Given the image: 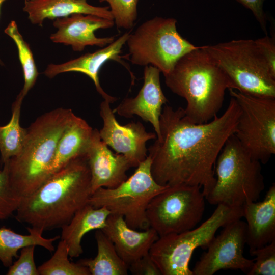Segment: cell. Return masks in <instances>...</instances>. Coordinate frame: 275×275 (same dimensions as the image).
Instances as JSON below:
<instances>
[{
	"mask_svg": "<svg viewBox=\"0 0 275 275\" xmlns=\"http://www.w3.org/2000/svg\"><path fill=\"white\" fill-rule=\"evenodd\" d=\"M164 77L166 86L185 99V114L196 124L207 123L217 115L226 91L234 89L204 46L181 57Z\"/></svg>",
	"mask_w": 275,
	"mask_h": 275,
	"instance_id": "obj_3",
	"label": "cell"
},
{
	"mask_svg": "<svg viewBox=\"0 0 275 275\" xmlns=\"http://www.w3.org/2000/svg\"><path fill=\"white\" fill-rule=\"evenodd\" d=\"M242 217V207L217 205L211 215L199 226L159 237L149 253L161 275H193L189 263L194 251L198 248L206 250L220 228Z\"/></svg>",
	"mask_w": 275,
	"mask_h": 275,
	"instance_id": "obj_6",
	"label": "cell"
},
{
	"mask_svg": "<svg viewBox=\"0 0 275 275\" xmlns=\"http://www.w3.org/2000/svg\"><path fill=\"white\" fill-rule=\"evenodd\" d=\"M128 271L134 275H161L149 253L130 264Z\"/></svg>",
	"mask_w": 275,
	"mask_h": 275,
	"instance_id": "obj_32",
	"label": "cell"
},
{
	"mask_svg": "<svg viewBox=\"0 0 275 275\" xmlns=\"http://www.w3.org/2000/svg\"><path fill=\"white\" fill-rule=\"evenodd\" d=\"M109 104L104 100L100 105V115L103 122L99 131L100 137L117 153L124 155L131 167H137L148 156L146 143L156 139V134L147 132L140 122L120 124Z\"/></svg>",
	"mask_w": 275,
	"mask_h": 275,
	"instance_id": "obj_13",
	"label": "cell"
},
{
	"mask_svg": "<svg viewBox=\"0 0 275 275\" xmlns=\"http://www.w3.org/2000/svg\"><path fill=\"white\" fill-rule=\"evenodd\" d=\"M66 243L61 240L52 257L38 267L40 275H91L81 264L71 262L68 259Z\"/></svg>",
	"mask_w": 275,
	"mask_h": 275,
	"instance_id": "obj_27",
	"label": "cell"
},
{
	"mask_svg": "<svg viewBox=\"0 0 275 275\" xmlns=\"http://www.w3.org/2000/svg\"><path fill=\"white\" fill-rule=\"evenodd\" d=\"M113 243L121 258L129 266L147 254L159 238L152 228L144 230L133 229L126 224L123 217L111 213L101 229Z\"/></svg>",
	"mask_w": 275,
	"mask_h": 275,
	"instance_id": "obj_18",
	"label": "cell"
},
{
	"mask_svg": "<svg viewBox=\"0 0 275 275\" xmlns=\"http://www.w3.org/2000/svg\"><path fill=\"white\" fill-rule=\"evenodd\" d=\"M93 130L85 120L73 114L58 142L49 176L70 160L86 154Z\"/></svg>",
	"mask_w": 275,
	"mask_h": 275,
	"instance_id": "obj_21",
	"label": "cell"
},
{
	"mask_svg": "<svg viewBox=\"0 0 275 275\" xmlns=\"http://www.w3.org/2000/svg\"><path fill=\"white\" fill-rule=\"evenodd\" d=\"M21 199L13 191L9 184L5 164L0 171V221L10 217L16 212Z\"/></svg>",
	"mask_w": 275,
	"mask_h": 275,
	"instance_id": "obj_30",
	"label": "cell"
},
{
	"mask_svg": "<svg viewBox=\"0 0 275 275\" xmlns=\"http://www.w3.org/2000/svg\"><path fill=\"white\" fill-rule=\"evenodd\" d=\"M114 24L113 20L94 15L73 14L53 20V25L57 31L50 35V39L54 43L71 46L74 51H82L87 46L103 48L113 42L115 36L99 38L94 32L112 28Z\"/></svg>",
	"mask_w": 275,
	"mask_h": 275,
	"instance_id": "obj_14",
	"label": "cell"
},
{
	"mask_svg": "<svg viewBox=\"0 0 275 275\" xmlns=\"http://www.w3.org/2000/svg\"><path fill=\"white\" fill-rule=\"evenodd\" d=\"M205 200L199 186H168L156 195L148 206L146 215L149 226L159 237L192 229L202 219Z\"/></svg>",
	"mask_w": 275,
	"mask_h": 275,
	"instance_id": "obj_10",
	"label": "cell"
},
{
	"mask_svg": "<svg viewBox=\"0 0 275 275\" xmlns=\"http://www.w3.org/2000/svg\"><path fill=\"white\" fill-rule=\"evenodd\" d=\"M36 245H32L21 249L16 261L9 267L7 275H40L34 260Z\"/></svg>",
	"mask_w": 275,
	"mask_h": 275,
	"instance_id": "obj_31",
	"label": "cell"
},
{
	"mask_svg": "<svg viewBox=\"0 0 275 275\" xmlns=\"http://www.w3.org/2000/svg\"><path fill=\"white\" fill-rule=\"evenodd\" d=\"M91 174L92 194L100 187L114 188L127 179L131 168L123 155L114 154L101 139L99 130H93L85 154Z\"/></svg>",
	"mask_w": 275,
	"mask_h": 275,
	"instance_id": "obj_17",
	"label": "cell"
},
{
	"mask_svg": "<svg viewBox=\"0 0 275 275\" xmlns=\"http://www.w3.org/2000/svg\"><path fill=\"white\" fill-rule=\"evenodd\" d=\"M160 70L152 65L145 66L144 84L134 98H125L113 111L114 113L126 118L133 115L141 117L144 121L150 123L157 135L160 138L159 119L162 107L168 99L161 89Z\"/></svg>",
	"mask_w": 275,
	"mask_h": 275,
	"instance_id": "obj_16",
	"label": "cell"
},
{
	"mask_svg": "<svg viewBox=\"0 0 275 275\" xmlns=\"http://www.w3.org/2000/svg\"><path fill=\"white\" fill-rule=\"evenodd\" d=\"M28 235L16 233L6 227L0 228V261L7 267L13 263L14 258L18 257V251L22 248L34 245L40 246L47 250L54 251L53 242L60 237L57 235L46 238L42 236V231L34 227H28Z\"/></svg>",
	"mask_w": 275,
	"mask_h": 275,
	"instance_id": "obj_23",
	"label": "cell"
},
{
	"mask_svg": "<svg viewBox=\"0 0 275 275\" xmlns=\"http://www.w3.org/2000/svg\"><path fill=\"white\" fill-rule=\"evenodd\" d=\"M229 91L240 109L234 135L253 158L266 163L275 154V98Z\"/></svg>",
	"mask_w": 275,
	"mask_h": 275,
	"instance_id": "obj_11",
	"label": "cell"
},
{
	"mask_svg": "<svg viewBox=\"0 0 275 275\" xmlns=\"http://www.w3.org/2000/svg\"><path fill=\"white\" fill-rule=\"evenodd\" d=\"M250 254L255 258L248 275L275 274V240Z\"/></svg>",
	"mask_w": 275,
	"mask_h": 275,
	"instance_id": "obj_29",
	"label": "cell"
},
{
	"mask_svg": "<svg viewBox=\"0 0 275 275\" xmlns=\"http://www.w3.org/2000/svg\"><path fill=\"white\" fill-rule=\"evenodd\" d=\"M261 164L232 135L217 158L215 183L206 200L212 205L233 207L257 201L265 188Z\"/></svg>",
	"mask_w": 275,
	"mask_h": 275,
	"instance_id": "obj_5",
	"label": "cell"
},
{
	"mask_svg": "<svg viewBox=\"0 0 275 275\" xmlns=\"http://www.w3.org/2000/svg\"><path fill=\"white\" fill-rule=\"evenodd\" d=\"M106 2L118 28L130 29L138 17V0H99Z\"/></svg>",
	"mask_w": 275,
	"mask_h": 275,
	"instance_id": "obj_28",
	"label": "cell"
},
{
	"mask_svg": "<svg viewBox=\"0 0 275 275\" xmlns=\"http://www.w3.org/2000/svg\"><path fill=\"white\" fill-rule=\"evenodd\" d=\"M110 214L105 207L95 208L88 203L61 228V239L66 243L70 257L76 258L82 254L81 242L83 237L90 231L102 229Z\"/></svg>",
	"mask_w": 275,
	"mask_h": 275,
	"instance_id": "obj_22",
	"label": "cell"
},
{
	"mask_svg": "<svg viewBox=\"0 0 275 275\" xmlns=\"http://www.w3.org/2000/svg\"><path fill=\"white\" fill-rule=\"evenodd\" d=\"M22 10L28 14L32 24L40 26L46 19L54 20L76 13L114 20L108 6H95L87 0H24Z\"/></svg>",
	"mask_w": 275,
	"mask_h": 275,
	"instance_id": "obj_20",
	"label": "cell"
},
{
	"mask_svg": "<svg viewBox=\"0 0 275 275\" xmlns=\"http://www.w3.org/2000/svg\"><path fill=\"white\" fill-rule=\"evenodd\" d=\"M23 99L17 95L12 105V117L9 123L0 126V153L3 164L21 151L27 135V128L20 124V111Z\"/></svg>",
	"mask_w": 275,
	"mask_h": 275,
	"instance_id": "obj_25",
	"label": "cell"
},
{
	"mask_svg": "<svg viewBox=\"0 0 275 275\" xmlns=\"http://www.w3.org/2000/svg\"><path fill=\"white\" fill-rule=\"evenodd\" d=\"M4 32L14 41L17 48L24 80L23 88L18 95L24 99L35 85L39 73L30 45L19 32L16 22L11 21Z\"/></svg>",
	"mask_w": 275,
	"mask_h": 275,
	"instance_id": "obj_26",
	"label": "cell"
},
{
	"mask_svg": "<svg viewBox=\"0 0 275 275\" xmlns=\"http://www.w3.org/2000/svg\"><path fill=\"white\" fill-rule=\"evenodd\" d=\"M242 207L250 252L274 240L275 184L269 187L262 201L248 203Z\"/></svg>",
	"mask_w": 275,
	"mask_h": 275,
	"instance_id": "obj_19",
	"label": "cell"
},
{
	"mask_svg": "<svg viewBox=\"0 0 275 275\" xmlns=\"http://www.w3.org/2000/svg\"><path fill=\"white\" fill-rule=\"evenodd\" d=\"M74 113L58 108L46 113L27 128L20 152L5 164L10 185L21 199L36 191L49 177L58 142Z\"/></svg>",
	"mask_w": 275,
	"mask_h": 275,
	"instance_id": "obj_4",
	"label": "cell"
},
{
	"mask_svg": "<svg viewBox=\"0 0 275 275\" xmlns=\"http://www.w3.org/2000/svg\"><path fill=\"white\" fill-rule=\"evenodd\" d=\"M244 7L251 11L262 29L267 35V17L263 9L265 0H236Z\"/></svg>",
	"mask_w": 275,
	"mask_h": 275,
	"instance_id": "obj_34",
	"label": "cell"
},
{
	"mask_svg": "<svg viewBox=\"0 0 275 275\" xmlns=\"http://www.w3.org/2000/svg\"><path fill=\"white\" fill-rule=\"evenodd\" d=\"M246 244V225L241 218L232 221L215 236L196 263L193 275H213L223 269L240 270L246 274L254 260L243 255Z\"/></svg>",
	"mask_w": 275,
	"mask_h": 275,
	"instance_id": "obj_12",
	"label": "cell"
},
{
	"mask_svg": "<svg viewBox=\"0 0 275 275\" xmlns=\"http://www.w3.org/2000/svg\"><path fill=\"white\" fill-rule=\"evenodd\" d=\"M173 18L155 17L141 24L126 41L132 64L152 65L164 76L185 54L199 47L178 32Z\"/></svg>",
	"mask_w": 275,
	"mask_h": 275,
	"instance_id": "obj_8",
	"label": "cell"
},
{
	"mask_svg": "<svg viewBox=\"0 0 275 275\" xmlns=\"http://www.w3.org/2000/svg\"><path fill=\"white\" fill-rule=\"evenodd\" d=\"M7 0H0V12H1V7H2V6L3 5V4ZM0 64L1 65H3V62L2 61H1V59H0Z\"/></svg>",
	"mask_w": 275,
	"mask_h": 275,
	"instance_id": "obj_35",
	"label": "cell"
},
{
	"mask_svg": "<svg viewBox=\"0 0 275 275\" xmlns=\"http://www.w3.org/2000/svg\"><path fill=\"white\" fill-rule=\"evenodd\" d=\"M255 41L270 69L273 73H275L274 39L266 35L264 37L255 40Z\"/></svg>",
	"mask_w": 275,
	"mask_h": 275,
	"instance_id": "obj_33",
	"label": "cell"
},
{
	"mask_svg": "<svg viewBox=\"0 0 275 275\" xmlns=\"http://www.w3.org/2000/svg\"><path fill=\"white\" fill-rule=\"evenodd\" d=\"M130 34V31L125 33L112 43L93 53H85L63 63L50 64L47 66L44 74L49 78L66 72H76L85 74L93 80L96 90L103 98L110 103H113L116 101L117 98L109 95L103 90L99 82L98 73L107 61L114 60L121 64L129 71L134 82V75L128 66L122 59L123 57L120 56Z\"/></svg>",
	"mask_w": 275,
	"mask_h": 275,
	"instance_id": "obj_15",
	"label": "cell"
},
{
	"mask_svg": "<svg viewBox=\"0 0 275 275\" xmlns=\"http://www.w3.org/2000/svg\"><path fill=\"white\" fill-rule=\"evenodd\" d=\"M204 47L229 78L233 90L251 96L275 98V73L255 40H233Z\"/></svg>",
	"mask_w": 275,
	"mask_h": 275,
	"instance_id": "obj_7",
	"label": "cell"
},
{
	"mask_svg": "<svg viewBox=\"0 0 275 275\" xmlns=\"http://www.w3.org/2000/svg\"><path fill=\"white\" fill-rule=\"evenodd\" d=\"M151 159L147 158L132 175L114 188L100 187L91 196L88 203L95 208L105 207L113 214L122 215L130 228L144 230L149 227L146 211L151 200L168 186L154 179Z\"/></svg>",
	"mask_w": 275,
	"mask_h": 275,
	"instance_id": "obj_9",
	"label": "cell"
},
{
	"mask_svg": "<svg viewBox=\"0 0 275 275\" xmlns=\"http://www.w3.org/2000/svg\"><path fill=\"white\" fill-rule=\"evenodd\" d=\"M97 254L93 259L78 263L87 267L91 275H127L128 266L117 253L112 241L101 229L96 230Z\"/></svg>",
	"mask_w": 275,
	"mask_h": 275,
	"instance_id": "obj_24",
	"label": "cell"
},
{
	"mask_svg": "<svg viewBox=\"0 0 275 275\" xmlns=\"http://www.w3.org/2000/svg\"><path fill=\"white\" fill-rule=\"evenodd\" d=\"M91 174L85 155L52 174L33 193L21 199L16 219L42 232L67 224L88 203Z\"/></svg>",
	"mask_w": 275,
	"mask_h": 275,
	"instance_id": "obj_2",
	"label": "cell"
},
{
	"mask_svg": "<svg viewBox=\"0 0 275 275\" xmlns=\"http://www.w3.org/2000/svg\"><path fill=\"white\" fill-rule=\"evenodd\" d=\"M240 113L231 97L221 116L196 124L188 119L184 108L165 104L159 119L160 138L148 149L154 179L162 186H199L206 197L215 183L217 158L235 132Z\"/></svg>",
	"mask_w": 275,
	"mask_h": 275,
	"instance_id": "obj_1",
	"label": "cell"
}]
</instances>
